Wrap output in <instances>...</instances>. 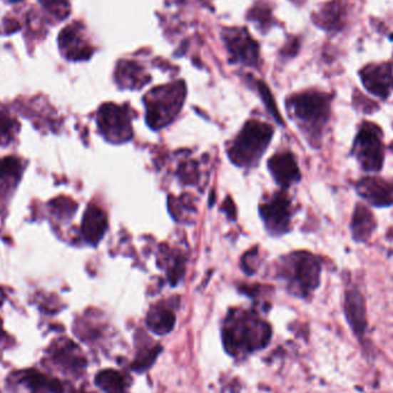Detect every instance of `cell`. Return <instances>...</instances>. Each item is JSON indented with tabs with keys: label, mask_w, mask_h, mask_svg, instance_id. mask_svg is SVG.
<instances>
[{
	"label": "cell",
	"mask_w": 393,
	"mask_h": 393,
	"mask_svg": "<svg viewBox=\"0 0 393 393\" xmlns=\"http://www.w3.org/2000/svg\"><path fill=\"white\" fill-rule=\"evenodd\" d=\"M269 337V325L248 312L231 314L223 332L225 347L233 354L238 351H252L266 345Z\"/></svg>",
	"instance_id": "cell-1"
},
{
	"label": "cell",
	"mask_w": 393,
	"mask_h": 393,
	"mask_svg": "<svg viewBox=\"0 0 393 393\" xmlns=\"http://www.w3.org/2000/svg\"><path fill=\"white\" fill-rule=\"evenodd\" d=\"M289 107L302 131L313 142H320L330 114V98L325 93L308 91L295 96Z\"/></svg>",
	"instance_id": "cell-2"
},
{
	"label": "cell",
	"mask_w": 393,
	"mask_h": 393,
	"mask_svg": "<svg viewBox=\"0 0 393 393\" xmlns=\"http://www.w3.org/2000/svg\"><path fill=\"white\" fill-rule=\"evenodd\" d=\"M272 136V128L269 124L248 121L229 148V158L240 167H251L262 157Z\"/></svg>",
	"instance_id": "cell-3"
},
{
	"label": "cell",
	"mask_w": 393,
	"mask_h": 393,
	"mask_svg": "<svg viewBox=\"0 0 393 393\" xmlns=\"http://www.w3.org/2000/svg\"><path fill=\"white\" fill-rule=\"evenodd\" d=\"M185 98L183 82L173 83L152 90L146 98V121L148 126L158 131L165 127L180 113Z\"/></svg>",
	"instance_id": "cell-4"
},
{
	"label": "cell",
	"mask_w": 393,
	"mask_h": 393,
	"mask_svg": "<svg viewBox=\"0 0 393 393\" xmlns=\"http://www.w3.org/2000/svg\"><path fill=\"white\" fill-rule=\"evenodd\" d=\"M280 275L285 278L295 295L307 297L320 283L321 265L317 257L308 252H297L282 261Z\"/></svg>",
	"instance_id": "cell-5"
},
{
	"label": "cell",
	"mask_w": 393,
	"mask_h": 393,
	"mask_svg": "<svg viewBox=\"0 0 393 393\" xmlns=\"http://www.w3.org/2000/svg\"><path fill=\"white\" fill-rule=\"evenodd\" d=\"M353 151L364 170H381L384 160V145L382 142V131L376 124L364 122L361 126Z\"/></svg>",
	"instance_id": "cell-6"
},
{
	"label": "cell",
	"mask_w": 393,
	"mask_h": 393,
	"mask_svg": "<svg viewBox=\"0 0 393 393\" xmlns=\"http://www.w3.org/2000/svg\"><path fill=\"white\" fill-rule=\"evenodd\" d=\"M98 127L108 142L126 143L133 137L129 111L116 103H105L97 116Z\"/></svg>",
	"instance_id": "cell-7"
},
{
	"label": "cell",
	"mask_w": 393,
	"mask_h": 393,
	"mask_svg": "<svg viewBox=\"0 0 393 393\" xmlns=\"http://www.w3.org/2000/svg\"><path fill=\"white\" fill-rule=\"evenodd\" d=\"M260 214L269 233L282 235L289 230L291 222V201L283 193H276L261 205Z\"/></svg>",
	"instance_id": "cell-8"
},
{
	"label": "cell",
	"mask_w": 393,
	"mask_h": 393,
	"mask_svg": "<svg viewBox=\"0 0 393 393\" xmlns=\"http://www.w3.org/2000/svg\"><path fill=\"white\" fill-rule=\"evenodd\" d=\"M48 360L56 368L65 372H78L86 367V361L80 349L68 340H59L46 352Z\"/></svg>",
	"instance_id": "cell-9"
},
{
	"label": "cell",
	"mask_w": 393,
	"mask_h": 393,
	"mask_svg": "<svg viewBox=\"0 0 393 393\" xmlns=\"http://www.w3.org/2000/svg\"><path fill=\"white\" fill-rule=\"evenodd\" d=\"M361 78L372 95L385 99L392 92L393 75L387 65L368 66L361 71Z\"/></svg>",
	"instance_id": "cell-10"
},
{
	"label": "cell",
	"mask_w": 393,
	"mask_h": 393,
	"mask_svg": "<svg viewBox=\"0 0 393 393\" xmlns=\"http://www.w3.org/2000/svg\"><path fill=\"white\" fill-rule=\"evenodd\" d=\"M357 190L368 203L377 207L393 204V182L382 178H366L361 180Z\"/></svg>",
	"instance_id": "cell-11"
},
{
	"label": "cell",
	"mask_w": 393,
	"mask_h": 393,
	"mask_svg": "<svg viewBox=\"0 0 393 393\" xmlns=\"http://www.w3.org/2000/svg\"><path fill=\"white\" fill-rule=\"evenodd\" d=\"M269 170L282 188H289L300 180L298 165L292 154L289 152L275 154L268 163Z\"/></svg>",
	"instance_id": "cell-12"
},
{
	"label": "cell",
	"mask_w": 393,
	"mask_h": 393,
	"mask_svg": "<svg viewBox=\"0 0 393 393\" xmlns=\"http://www.w3.org/2000/svg\"><path fill=\"white\" fill-rule=\"evenodd\" d=\"M228 49L236 61H242L246 65H255L257 61V45L248 36L245 30H234L225 37Z\"/></svg>",
	"instance_id": "cell-13"
},
{
	"label": "cell",
	"mask_w": 393,
	"mask_h": 393,
	"mask_svg": "<svg viewBox=\"0 0 393 393\" xmlns=\"http://www.w3.org/2000/svg\"><path fill=\"white\" fill-rule=\"evenodd\" d=\"M15 379L28 393H62V385L58 379L49 377L37 370L19 372Z\"/></svg>",
	"instance_id": "cell-14"
},
{
	"label": "cell",
	"mask_w": 393,
	"mask_h": 393,
	"mask_svg": "<svg viewBox=\"0 0 393 393\" xmlns=\"http://www.w3.org/2000/svg\"><path fill=\"white\" fill-rule=\"evenodd\" d=\"M345 312L352 329L358 332V335L364 334L367 325L366 307L364 297L355 287L347 290L346 292Z\"/></svg>",
	"instance_id": "cell-15"
},
{
	"label": "cell",
	"mask_w": 393,
	"mask_h": 393,
	"mask_svg": "<svg viewBox=\"0 0 393 393\" xmlns=\"http://www.w3.org/2000/svg\"><path fill=\"white\" fill-rule=\"evenodd\" d=\"M107 229V216L98 206H89L82 222V234L86 242L96 245Z\"/></svg>",
	"instance_id": "cell-16"
},
{
	"label": "cell",
	"mask_w": 393,
	"mask_h": 393,
	"mask_svg": "<svg viewBox=\"0 0 393 393\" xmlns=\"http://www.w3.org/2000/svg\"><path fill=\"white\" fill-rule=\"evenodd\" d=\"M375 228L376 222L372 212L364 205H358L352 219L351 230L353 238L357 242L369 240Z\"/></svg>",
	"instance_id": "cell-17"
},
{
	"label": "cell",
	"mask_w": 393,
	"mask_h": 393,
	"mask_svg": "<svg viewBox=\"0 0 393 393\" xmlns=\"http://www.w3.org/2000/svg\"><path fill=\"white\" fill-rule=\"evenodd\" d=\"M60 44L67 49V56L69 59L86 60L91 56V49L83 44L78 37V30L74 26H69L65 30H62L60 35Z\"/></svg>",
	"instance_id": "cell-18"
},
{
	"label": "cell",
	"mask_w": 393,
	"mask_h": 393,
	"mask_svg": "<svg viewBox=\"0 0 393 393\" xmlns=\"http://www.w3.org/2000/svg\"><path fill=\"white\" fill-rule=\"evenodd\" d=\"M116 78L122 88L138 89L148 83V77L143 74V69L135 62H121L116 71Z\"/></svg>",
	"instance_id": "cell-19"
},
{
	"label": "cell",
	"mask_w": 393,
	"mask_h": 393,
	"mask_svg": "<svg viewBox=\"0 0 393 393\" xmlns=\"http://www.w3.org/2000/svg\"><path fill=\"white\" fill-rule=\"evenodd\" d=\"M175 314L172 310L163 306L152 308L148 313V325L153 332L158 335H165L174 328Z\"/></svg>",
	"instance_id": "cell-20"
},
{
	"label": "cell",
	"mask_w": 393,
	"mask_h": 393,
	"mask_svg": "<svg viewBox=\"0 0 393 393\" xmlns=\"http://www.w3.org/2000/svg\"><path fill=\"white\" fill-rule=\"evenodd\" d=\"M96 383L106 393H123L124 381L122 376L114 370H103L96 377Z\"/></svg>",
	"instance_id": "cell-21"
},
{
	"label": "cell",
	"mask_w": 393,
	"mask_h": 393,
	"mask_svg": "<svg viewBox=\"0 0 393 393\" xmlns=\"http://www.w3.org/2000/svg\"><path fill=\"white\" fill-rule=\"evenodd\" d=\"M342 7L338 5L337 3L329 4L325 9L320 12L319 24L322 26L323 28L327 29H332V28H337L340 24V20H342Z\"/></svg>",
	"instance_id": "cell-22"
},
{
	"label": "cell",
	"mask_w": 393,
	"mask_h": 393,
	"mask_svg": "<svg viewBox=\"0 0 393 393\" xmlns=\"http://www.w3.org/2000/svg\"><path fill=\"white\" fill-rule=\"evenodd\" d=\"M21 170V165L19 159L14 157L4 158L0 159V178H16Z\"/></svg>",
	"instance_id": "cell-23"
},
{
	"label": "cell",
	"mask_w": 393,
	"mask_h": 393,
	"mask_svg": "<svg viewBox=\"0 0 393 393\" xmlns=\"http://www.w3.org/2000/svg\"><path fill=\"white\" fill-rule=\"evenodd\" d=\"M15 122L12 118L6 116L5 113L0 112V144L7 143L12 137L14 131Z\"/></svg>",
	"instance_id": "cell-24"
},
{
	"label": "cell",
	"mask_w": 393,
	"mask_h": 393,
	"mask_svg": "<svg viewBox=\"0 0 393 393\" xmlns=\"http://www.w3.org/2000/svg\"><path fill=\"white\" fill-rule=\"evenodd\" d=\"M52 208L56 215H71L76 210V205L69 199L59 198L52 203Z\"/></svg>",
	"instance_id": "cell-25"
},
{
	"label": "cell",
	"mask_w": 393,
	"mask_h": 393,
	"mask_svg": "<svg viewBox=\"0 0 393 393\" xmlns=\"http://www.w3.org/2000/svg\"><path fill=\"white\" fill-rule=\"evenodd\" d=\"M158 353H159V347H155V349H148V352H143L142 354L139 355L137 360L135 361L133 364V369L144 370L145 368H148L150 364L153 362L154 359L157 357Z\"/></svg>",
	"instance_id": "cell-26"
},
{
	"label": "cell",
	"mask_w": 393,
	"mask_h": 393,
	"mask_svg": "<svg viewBox=\"0 0 393 393\" xmlns=\"http://www.w3.org/2000/svg\"><path fill=\"white\" fill-rule=\"evenodd\" d=\"M41 3L48 9H53L56 14L60 15V16H66L68 14V4L66 0H41Z\"/></svg>",
	"instance_id": "cell-27"
},
{
	"label": "cell",
	"mask_w": 393,
	"mask_h": 393,
	"mask_svg": "<svg viewBox=\"0 0 393 393\" xmlns=\"http://www.w3.org/2000/svg\"><path fill=\"white\" fill-rule=\"evenodd\" d=\"M259 90H260L261 96H262L263 101L266 103L267 107H268L269 111L272 113L274 118L277 120V121H281V118L278 116L277 110H276L275 103H274V99H272V93L269 92V90L267 89V86L263 84V83H259Z\"/></svg>",
	"instance_id": "cell-28"
},
{
	"label": "cell",
	"mask_w": 393,
	"mask_h": 393,
	"mask_svg": "<svg viewBox=\"0 0 393 393\" xmlns=\"http://www.w3.org/2000/svg\"><path fill=\"white\" fill-rule=\"evenodd\" d=\"M180 178L185 182V183H195V178H198V175H195L197 172V167L195 163H188L182 165L180 169Z\"/></svg>",
	"instance_id": "cell-29"
},
{
	"label": "cell",
	"mask_w": 393,
	"mask_h": 393,
	"mask_svg": "<svg viewBox=\"0 0 393 393\" xmlns=\"http://www.w3.org/2000/svg\"><path fill=\"white\" fill-rule=\"evenodd\" d=\"M269 18H270V14H269V11L267 9L257 7V9L252 11V19L257 21V24H261V26L268 24Z\"/></svg>",
	"instance_id": "cell-30"
},
{
	"label": "cell",
	"mask_w": 393,
	"mask_h": 393,
	"mask_svg": "<svg viewBox=\"0 0 393 393\" xmlns=\"http://www.w3.org/2000/svg\"><path fill=\"white\" fill-rule=\"evenodd\" d=\"M255 257H257V252H250L247 255L244 257V260H243V267L245 269V272L248 274H252L255 272Z\"/></svg>",
	"instance_id": "cell-31"
},
{
	"label": "cell",
	"mask_w": 393,
	"mask_h": 393,
	"mask_svg": "<svg viewBox=\"0 0 393 393\" xmlns=\"http://www.w3.org/2000/svg\"><path fill=\"white\" fill-rule=\"evenodd\" d=\"M223 206H225V210H227L228 215L230 216L231 219H235V218H236V213H235V207L234 205L231 204V200L230 205L225 204Z\"/></svg>",
	"instance_id": "cell-32"
},
{
	"label": "cell",
	"mask_w": 393,
	"mask_h": 393,
	"mask_svg": "<svg viewBox=\"0 0 393 393\" xmlns=\"http://www.w3.org/2000/svg\"><path fill=\"white\" fill-rule=\"evenodd\" d=\"M3 336H4L3 329L0 328V340L3 338Z\"/></svg>",
	"instance_id": "cell-33"
},
{
	"label": "cell",
	"mask_w": 393,
	"mask_h": 393,
	"mask_svg": "<svg viewBox=\"0 0 393 393\" xmlns=\"http://www.w3.org/2000/svg\"><path fill=\"white\" fill-rule=\"evenodd\" d=\"M9 1H12V3H18V1H21V0H9Z\"/></svg>",
	"instance_id": "cell-34"
}]
</instances>
